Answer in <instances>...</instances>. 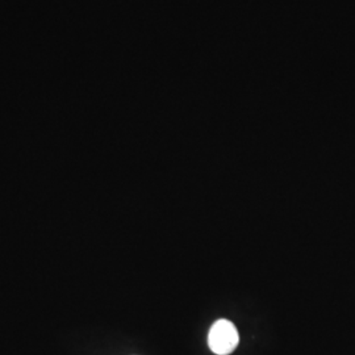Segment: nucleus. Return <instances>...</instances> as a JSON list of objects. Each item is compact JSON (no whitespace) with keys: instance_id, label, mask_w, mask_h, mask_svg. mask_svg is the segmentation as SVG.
Masks as SVG:
<instances>
[{"instance_id":"obj_1","label":"nucleus","mask_w":355,"mask_h":355,"mask_svg":"<svg viewBox=\"0 0 355 355\" xmlns=\"http://www.w3.org/2000/svg\"><path fill=\"white\" fill-rule=\"evenodd\" d=\"M240 343L239 331L233 322L228 320H217L208 336V345L217 355H228L233 353Z\"/></svg>"}]
</instances>
